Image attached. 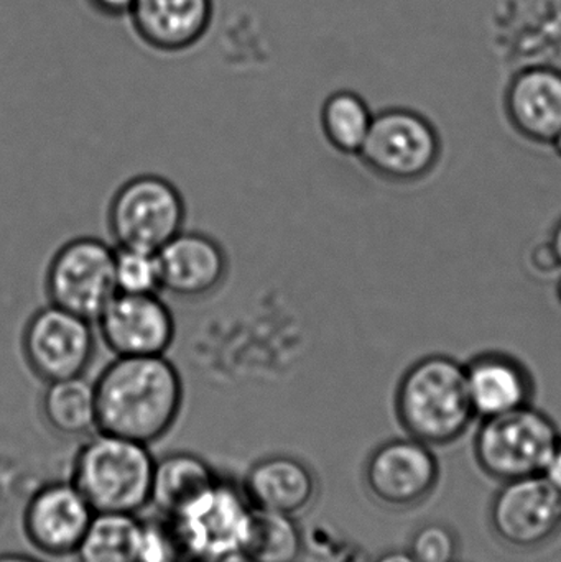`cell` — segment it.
<instances>
[{"label":"cell","instance_id":"6da1fadb","mask_svg":"<svg viewBox=\"0 0 561 562\" xmlns=\"http://www.w3.org/2000/svg\"><path fill=\"white\" fill-rule=\"evenodd\" d=\"M99 431L150 446L180 418L184 386L165 356L115 357L94 382Z\"/></svg>","mask_w":561,"mask_h":562},{"label":"cell","instance_id":"7a4b0ae2","mask_svg":"<svg viewBox=\"0 0 561 562\" xmlns=\"http://www.w3.org/2000/svg\"><path fill=\"white\" fill-rule=\"evenodd\" d=\"M394 406L405 435L431 448L453 445L476 418L464 363L445 353L422 357L405 370Z\"/></svg>","mask_w":561,"mask_h":562},{"label":"cell","instance_id":"3957f363","mask_svg":"<svg viewBox=\"0 0 561 562\" xmlns=\"http://www.w3.org/2000/svg\"><path fill=\"white\" fill-rule=\"evenodd\" d=\"M155 461L150 446L98 429L76 452L69 481L94 514L138 515L150 507Z\"/></svg>","mask_w":561,"mask_h":562},{"label":"cell","instance_id":"277c9868","mask_svg":"<svg viewBox=\"0 0 561 562\" xmlns=\"http://www.w3.org/2000/svg\"><path fill=\"white\" fill-rule=\"evenodd\" d=\"M559 426L532 405L484 418L474 436V458L494 481L543 474L559 446Z\"/></svg>","mask_w":561,"mask_h":562},{"label":"cell","instance_id":"5b68a950","mask_svg":"<svg viewBox=\"0 0 561 562\" xmlns=\"http://www.w3.org/2000/svg\"><path fill=\"white\" fill-rule=\"evenodd\" d=\"M253 514L239 482L220 475L210 491L171 518L187 562H221L246 551Z\"/></svg>","mask_w":561,"mask_h":562},{"label":"cell","instance_id":"8992f818","mask_svg":"<svg viewBox=\"0 0 561 562\" xmlns=\"http://www.w3.org/2000/svg\"><path fill=\"white\" fill-rule=\"evenodd\" d=\"M375 177L392 183H415L437 168L441 138L420 112L392 108L372 119L371 131L358 155Z\"/></svg>","mask_w":561,"mask_h":562},{"label":"cell","instance_id":"52a82bcc","mask_svg":"<svg viewBox=\"0 0 561 562\" xmlns=\"http://www.w3.org/2000/svg\"><path fill=\"white\" fill-rule=\"evenodd\" d=\"M187 204L178 188L158 175L125 181L108 211L109 233L117 247L158 252L183 231Z\"/></svg>","mask_w":561,"mask_h":562},{"label":"cell","instance_id":"ba28073f","mask_svg":"<svg viewBox=\"0 0 561 562\" xmlns=\"http://www.w3.org/2000/svg\"><path fill=\"white\" fill-rule=\"evenodd\" d=\"M114 247L96 237L68 240L46 269L48 301L94 323L115 296Z\"/></svg>","mask_w":561,"mask_h":562},{"label":"cell","instance_id":"9c48e42d","mask_svg":"<svg viewBox=\"0 0 561 562\" xmlns=\"http://www.w3.org/2000/svg\"><path fill=\"white\" fill-rule=\"evenodd\" d=\"M92 324L52 303L40 307L22 334L30 370L45 383L85 375L96 353Z\"/></svg>","mask_w":561,"mask_h":562},{"label":"cell","instance_id":"30bf717a","mask_svg":"<svg viewBox=\"0 0 561 562\" xmlns=\"http://www.w3.org/2000/svg\"><path fill=\"white\" fill-rule=\"evenodd\" d=\"M440 481V464L431 446L418 439H389L364 465V485L372 501L389 510H411L424 504Z\"/></svg>","mask_w":561,"mask_h":562},{"label":"cell","instance_id":"8fae6325","mask_svg":"<svg viewBox=\"0 0 561 562\" xmlns=\"http://www.w3.org/2000/svg\"><path fill=\"white\" fill-rule=\"evenodd\" d=\"M490 524L507 548L539 550L561 531V494L542 474L504 482L491 504Z\"/></svg>","mask_w":561,"mask_h":562},{"label":"cell","instance_id":"7c38bea8","mask_svg":"<svg viewBox=\"0 0 561 562\" xmlns=\"http://www.w3.org/2000/svg\"><path fill=\"white\" fill-rule=\"evenodd\" d=\"M115 357L165 356L173 346V311L158 294L115 293L94 321Z\"/></svg>","mask_w":561,"mask_h":562},{"label":"cell","instance_id":"4fadbf2b","mask_svg":"<svg viewBox=\"0 0 561 562\" xmlns=\"http://www.w3.org/2000/svg\"><path fill=\"white\" fill-rule=\"evenodd\" d=\"M92 517L94 510L71 481L49 482L30 497L23 531L45 557H75Z\"/></svg>","mask_w":561,"mask_h":562},{"label":"cell","instance_id":"5bb4252c","mask_svg":"<svg viewBox=\"0 0 561 562\" xmlns=\"http://www.w3.org/2000/svg\"><path fill=\"white\" fill-rule=\"evenodd\" d=\"M161 291L180 300H201L220 290L227 277L223 247L201 233L181 231L157 252Z\"/></svg>","mask_w":561,"mask_h":562},{"label":"cell","instance_id":"9a60e30c","mask_svg":"<svg viewBox=\"0 0 561 562\" xmlns=\"http://www.w3.org/2000/svg\"><path fill=\"white\" fill-rule=\"evenodd\" d=\"M240 487L256 510L296 518L315 505L319 494L318 475L305 461L290 454L266 456L254 462Z\"/></svg>","mask_w":561,"mask_h":562},{"label":"cell","instance_id":"2e32d148","mask_svg":"<svg viewBox=\"0 0 561 562\" xmlns=\"http://www.w3.org/2000/svg\"><path fill=\"white\" fill-rule=\"evenodd\" d=\"M476 418H493L532 405L536 379L529 367L503 350L478 353L464 363Z\"/></svg>","mask_w":561,"mask_h":562},{"label":"cell","instance_id":"e0dca14e","mask_svg":"<svg viewBox=\"0 0 561 562\" xmlns=\"http://www.w3.org/2000/svg\"><path fill=\"white\" fill-rule=\"evenodd\" d=\"M514 131L537 145H550L561 132V71L534 66L514 76L504 98Z\"/></svg>","mask_w":561,"mask_h":562},{"label":"cell","instance_id":"ac0fdd59","mask_svg":"<svg viewBox=\"0 0 561 562\" xmlns=\"http://www.w3.org/2000/svg\"><path fill=\"white\" fill-rule=\"evenodd\" d=\"M213 0H135L132 25L158 52H183L197 45L213 20Z\"/></svg>","mask_w":561,"mask_h":562},{"label":"cell","instance_id":"d6986e66","mask_svg":"<svg viewBox=\"0 0 561 562\" xmlns=\"http://www.w3.org/2000/svg\"><path fill=\"white\" fill-rule=\"evenodd\" d=\"M217 479L220 474L201 456L188 451L170 452L155 461L150 507L155 514L171 520L210 491Z\"/></svg>","mask_w":561,"mask_h":562},{"label":"cell","instance_id":"ffe728a7","mask_svg":"<svg viewBox=\"0 0 561 562\" xmlns=\"http://www.w3.org/2000/svg\"><path fill=\"white\" fill-rule=\"evenodd\" d=\"M46 426L61 438H85L98 431L94 383L85 375L46 383L42 395Z\"/></svg>","mask_w":561,"mask_h":562},{"label":"cell","instance_id":"44dd1931","mask_svg":"<svg viewBox=\"0 0 561 562\" xmlns=\"http://www.w3.org/2000/svg\"><path fill=\"white\" fill-rule=\"evenodd\" d=\"M141 518L94 514L75 557L78 562H137Z\"/></svg>","mask_w":561,"mask_h":562},{"label":"cell","instance_id":"7402d4cb","mask_svg":"<svg viewBox=\"0 0 561 562\" xmlns=\"http://www.w3.org/2000/svg\"><path fill=\"white\" fill-rule=\"evenodd\" d=\"M372 114L368 102L355 91H336L322 108V127L335 150L358 157L371 131Z\"/></svg>","mask_w":561,"mask_h":562},{"label":"cell","instance_id":"603a6c76","mask_svg":"<svg viewBox=\"0 0 561 562\" xmlns=\"http://www.w3.org/2000/svg\"><path fill=\"white\" fill-rule=\"evenodd\" d=\"M303 547L305 541L296 517L254 508L244 553L257 562H299Z\"/></svg>","mask_w":561,"mask_h":562},{"label":"cell","instance_id":"cb8c5ba5","mask_svg":"<svg viewBox=\"0 0 561 562\" xmlns=\"http://www.w3.org/2000/svg\"><path fill=\"white\" fill-rule=\"evenodd\" d=\"M114 281L117 293L160 294L161 273L157 252L115 247Z\"/></svg>","mask_w":561,"mask_h":562},{"label":"cell","instance_id":"d4e9b609","mask_svg":"<svg viewBox=\"0 0 561 562\" xmlns=\"http://www.w3.org/2000/svg\"><path fill=\"white\" fill-rule=\"evenodd\" d=\"M137 562H187L170 518L157 514L152 518H141Z\"/></svg>","mask_w":561,"mask_h":562},{"label":"cell","instance_id":"484cf974","mask_svg":"<svg viewBox=\"0 0 561 562\" xmlns=\"http://www.w3.org/2000/svg\"><path fill=\"white\" fill-rule=\"evenodd\" d=\"M407 551L417 562H458L460 540L453 528L430 521L415 530Z\"/></svg>","mask_w":561,"mask_h":562},{"label":"cell","instance_id":"4316f807","mask_svg":"<svg viewBox=\"0 0 561 562\" xmlns=\"http://www.w3.org/2000/svg\"><path fill=\"white\" fill-rule=\"evenodd\" d=\"M527 263H529L532 272L537 277H559L561 273V267L559 257H557L556 250H553L552 244L549 240L546 243L537 244L527 257Z\"/></svg>","mask_w":561,"mask_h":562},{"label":"cell","instance_id":"83f0119b","mask_svg":"<svg viewBox=\"0 0 561 562\" xmlns=\"http://www.w3.org/2000/svg\"><path fill=\"white\" fill-rule=\"evenodd\" d=\"M99 13L108 16L131 15L135 0H88Z\"/></svg>","mask_w":561,"mask_h":562},{"label":"cell","instance_id":"f1b7e54d","mask_svg":"<svg viewBox=\"0 0 561 562\" xmlns=\"http://www.w3.org/2000/svg\"><path fill=\"white\" fill-rule=\"evenodd\" d=\"M542 475L561 494V439L556 451H553L552 458H550L549 464L543 469Z\"/></svg>","mask_w":561,"mask_h":562},{"label":"cell","instance_id":"f546056e","mask_svg":"<svg viewBox=\"0 0 561 562\" xmlns=\"http://www.w3.org/2000/svg\"><path fill=\"white\" fill-rule=\"evenodd\" d=\"M372 562H417V560L408 551L392 550L385 551Z\"/></svg>","mask_w":561,"mask_h":562},{"label":"cell","instance_id":"4dcf8cb0","mask_svg":"<svg viewBox=\"0 0 561 562\" xmlns=\"http://www.w3.org/2000/svg\"><path fill=\"white\" fill-rule=\"evenodd\" d=\"M549 243L552 244L553 250H556L557 257H559L561 267V220L556 224V227H553Z\"/></svg>","mask_w":561,"mask_h":562},{"label":"cell","instance_id":"1f68e13d","mask_svg":"<svg viewBox=\"0 0 561 562\" xmlns=\"http://www.w3.org/2000/svg\"><path fill=\"white\" fill-rule=\"evenodd\" d=\"M0 562H43V561L36 560V558H33V557H26V554L9 553V554H0Z\"/></svg>","mask_w":561,"mask_h":562},{"label":"cell","instance_id":"d6a6232c","mask_svg":"<svg viewBox=\"0 0 561 562\" xmlns=\"http://www.w3.org/2000/svg\"><path fill=\"white\" fill-rule=\"evenodd\" d=\"M221 562H257L256 560H253V558L249 557L247 553H237L233 554V557L226 558V560H223Z\"/></svg>","mask_w":561,"mask_h":562},{"label":"cell","instance_id":"836d02e7","mask_svg":"<svg viewBox=\"0 0 561 562\" xmlns=\"http://www.w3.org/2000/svg\"><path fill=\"white\" fill-rule=\"evenodd\" d=\"M552 147L553 150L557 151V155H559V157L561 158V132L559 135H557L556 140H553Z\"/></svg>","mask_w":561,"mask_h":562},{"label":"cell","instance_id":"e575fe53","mask_svg":"<svg viewBox=\"0 0 561 562\" xmlns=\"http://www.w3.org/2000/svg\"><path fill=\"white\" fill-rule=\"evenodd\" d=\"M557 297H559L561 304V273L559 276V279H557Z\"/></svg>","mask_w":561,"mask_h":562}]
</instances>
